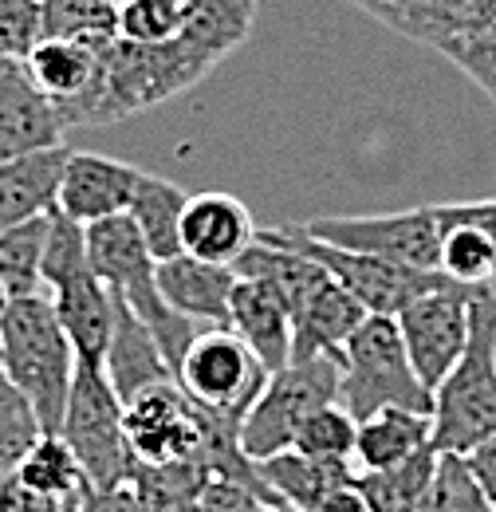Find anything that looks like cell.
<instances>
[{
  "label": "cell",
  "instance_id": "1",
  "mask_svg": "<svg viewBox=\"0 0 496 512\" xmlns=\"http://www.w3.org/2000/svg\"><path fill=\"white\" fill-rule=\"evenodd\" d=\"M75 367L79 359L67 331L56 320L52 296L48 292L16 296L8 316L0 320V375L32 402L48 434H60Z\"/></svg>",
  "mask_w": 496,
  "mask_h": 512
},
{
  "label": "cell",
  "instance_id": "2",
  "mask_svg": "<svg viewBox=\"0 0 496 512\" xmlns=\"http://www.w3.org/2000/svg\"><path fill=\"white\" fill-rule=\"evenodd\" d=\"M434 449L469 453L496 434V292L481 288L473 300V327L461 359L434 390Z\"/></svg>",
  "mask_w": 496,
  "mask_h": 512
},
{
  "label": "cell",
  "instance_id": "3",
  "mask_svg": "<svg viewBox=\"0 0 496 512\" xmlns=\"http://www.w3.org/2000/svg\"><path fill=\"white\" fill-rule=\"evenodd\" d=\"M339 406L359 422L374 410L402 406V410H434V390L410 367L406 343L394 316H367L359 323L339 355Z\"/></svg>",
  "mask_w": 496,
  "mask_h": 512
},
{
  "label": "cell",
  "instance_id": "4",
  "mask_svg": "<svg viewBox=\"0 0 496 512\" xmlns=\"http://www.w3.org/2000/svg\"><path fill=\"white\" fill-rule=\"evenodd\" d=\"M339 375L343 367L335 355H296L272 371L241 422V449L260 461L296 446V434L311 414L339 402Z\"/></svg>",
  "mask_w": 496,
  "mask_h": 512
},
{
  "label": "cell",
  "instance_id": "5",
  "mask_svg": "<svg viewBox=\"0 0 496 512\" xmlns=\"http://www.w3.org/2000/svg\"><path fill=\"white\" fill-rule=\"evenodd\" d=\"M60 434L71 446V453L79 457L91 489H119L130 481L134 453H130V438H126L123 398L115 394L103 367H95V363L75 367Z\"/></svg>",
  "mask_w": 496,
  "mask_h": 512
},
{
  "label": "cell",
  "instance_id": "6",
  "mask_svg": "<svg viewBox=\"0 0 496 512\" xmlns=\"http://www.w3.org/2000/svg\"><path fill=\"white\" fill-rule=\"evenodd\" d=\"M174 383L201 414L241 426L260 386L268 383V371L233 327H197L174 367Z\"/></svg>",
  "mask_w": 496,
  "mask_h": 512
},
{
  "label": "cell",
  "instance_id": "7",
  "mask_svg": "<svg viewBox=\"0 0 496 512\" xmlns=\"http://www.w3.org/2000/svg\"><path fill=\"white\" fill-rule=\"evenodd\" d=\"M264 237L296 249V253L311 256L339 288H347L371 316H398L414 296L430 292L437 284H445V272H430V268H410L398 260L371 253H355L343 245H327L319 237H308L300 225H280V229H260Z\"/></svg>",
  "mask_w": 496,
  "mask_h": 512
},
{
  "label": "cell",
  "instance_id": "8",
  "mask_svg": "<svg viewBox=\"0 0 496 512\" xmlns=\"http://www.w3.org/2000/svg\"><path fill=\"white\" fill-rule=\"evenodd\" d=\"M481 288H489V284L445 280L430 292L414 296L394 316L402 343H406V355H410V367L430 390H437V383L461 359V351L469 343V327H473V300L481 296Z\"/></svg>",
  "mask_w": 496,
  "mask_h": 512
},
{
  "label": "cell",
  "instance_id": "9",
  "mask_svg": "<svg viewBox=\"0 0 496 512\" xmlns=\"http://www.w3.org/2000/svg\"><path fill=\"white\" fill-rule=\"evenodd\" d=\"M308 237H319L327 245H343L355 253L386 256L410 268L441 272V221L437 205H418L402 213H367V217H315L300 225Z\"/></svg>",
  "mask_w": 496,
  "mask_h": 512
},
{
  "label": "cell",
  "instance_id": "10",
  "mask_svg": "<svg viewBox=\"0 0 496 512\" xmlns=\"http://www.w3.org/2000/svg\"><path fill=\"white\" fill-rule=\"evenodd\" d=\"M123 418L134 461L142 465L201 461V418L174 379L142 386L134 398H126Z\"/></svg>",
  "mask_w": 496,
  "mask_h": 512
},
{
  "label": "cell",
  "instance_id": "11",
  "mask_svg": "<svg viewBox=\"0 0 496 512\" xmlns=\"http://www.w3.org/2000/svg\"><path fill=\"white\" fill-rule=\"evenodd\" d=\"M60 107L32 83L24 60H0V162L63 146Z\"/></svg>",
  "mask_w": 496,
  "mask_h": 512
},
{
  "label": "cell",
  "instance_id": "12",
  "mask_svg": "<svg viewBox=\"0 0 496 512\" xmlns=\"http://www.w3.org/2000/svg\"><path fill=\"white\" fill-rule=\"evenodd\" d=\"M138 178H142V170L130 166V162L87 154V150H67L56 209L67 213L71 221H79V225L126 213L130 201H134V190H138Z\"/></svg>",
  "mask_w": 496,
  "mask_h": 512
},
{
  "label": "cell",
  "instance_id": "13",
  "mask_svg": "<svg viewBox=\"0 0 496 512\" xmlns=\"http://www.w3.org/2000/svg\"><path fill=\"white\" fill-rule=\"evenodd\" d=\"M44 292L52 296L56 320L67 331L71 347H75V359L103 367L107 347H111V331H115V296H111V288L91 272V264H83V268H75L71 276L56 280Z\"/></svg>",
  "mask_w": 496,
  "mask_h": 512
},
{
  "label": "cell",
  "instance_id": "14",
  "mask_svg": "<svg viewBox=\"0 0 496 512\" xmlns=\"http://www.w3.org/2000/svg\"><path fill=\"white\" fill-rule=\"evenodd\" d=\"M154 280H158L162 300L186 320L201 327H229V304L237 288L233 264H213L201 256L178 253L170 260H158Z\"/></svg>",
  "mask_w": 496,
  "mask_h": 512
},
{
  "label": "cell",
  "instance_id": "15",
  "mask_svg": "<svg viewBox=\"0 0 496 512\" xmlns=\"http://www.w3.org/2000/svg\"><path fill=\"white\" fill-rule=\"evenodd\" d=\"M103 52H107V44L40 40V44L24 56V67H28L32 83L60 107V115L67 127H75L79 107L87 103V95H91L95 83H99Z\"/></svg>",
  "mask_w": 496,
  "mask_h": 512
},
{
  "label": "cell",
  "instance_id": "16",
  "mask_svg": "<svg viewBox=\"0 0 496 512\" xmlns=\"http://www.w3.org/2000/svg\"><path fill=\"white\" fill-rule=\"evenodd\" d=\"M256 241V225L245 201L233 193H193L182 213V253L237 264V256Z\"/></svg>",
  "mask_w": 496,
  "mask_h": 512
},
{
  "label": "cell",
  "instance_id": "17",
  "mask_svg": "<svg viewBox=\"0 0 496 512\" xmlns=\"http://www.w3.org/2000/svg\"><path fill=\"white\" fill-rule=\"evenodd\" d=\"M229 327L252 347V355L264 363V371H280L292 359V339H296V323L288 304L280 300L276 288H268L264 280H248L237 276L233 288V304H229Z\"/></svg>",
  "mask_w": 496,
  "mask_h": 512
},
{
  "label": "cell",
  "instance_id": "18",
  "mask_svg": "<svg viewBox=\"0 0 496 512\" xmlns=\"http://www.w3.org/2000/svg\"><path fill=\"white\" fill-rule=\"evenodd\" d=\"M63 158H67V146H48V150L0 162V233L56 209Z\"/></svg>",
  "mask_w": 496,
  "mask_h": 512
},
{
  "label": "cell",
  "instance_id": "19",
  "mask_svg": "<svg viewBox=\"0 0 496 512\" xmlns=\"http://www.w3.org/2000/svg\"><path fill=\"white\" fill-rule=\"evenodd\" d=\"M103 371H107V379H111L115 394L123 402L134 398L142 386L174 379L170 375V363H166V355L158 347V339L150 335V327L138 320L119 296H115V331H111V347H107Z\"/></svg>",
  "mask_w": 496,
  "mask_h": 512
},
{
  "label": "cell",
  "instance_id": "20",
  "mask_svg": "<svg viewBox=\"0 0 496 512\" xmlns=\"http://www.w3.org/2000/svg\"><path fill=\"white\" fill-rule=\"evenodd\" d=\"M83 237H87V264H91V272L111 292H123L126 284H134L138 276H150L154 264H158L150 256V249H146L138 225L130 221V213H115V217L83 225Z\"/></svg>",
  "mask_w": 496,
  "mask_h": 512
},
{
  "label": "cell",
  "instance_id": "21",
  "mask_svg": "<svg viewBox=\"0 0 496 512\" xmlns=\"http://www.w3.org/2000/svg\"><path fill=\"white\" fill-rule=\"evenodd\" d=\"M371 312L347 292L339 288L331 276L319 284V292L308 300V308L296 316V339H292V359L300 355H343L347 335L367 320Z\"/></svg>",
  "mask_w": 496,
  "mask_h": 512
},
{
  "label": "cell",
  "instance_id": "22",
  "mask_svg": "<svg viewBox=\"0 0 496 512\" xmlns=\"http://www.w3.org/2000/svg\"><path fill=\"white\" fill-rule=\"evenodd\" d=\"M434 446V418L422 410L386 406L359 418L355 438V469H382L394 461H406L410 453Z\"/></svg>",
  "mask_w": 496,
  "mask_h": 512
},
{
  "label": "cell",
  "instance_id": "23",
  "mask_svg": "<svg viewBox=\"0 0 496 512\" xmlns=\"http://www.w3.org/2000/svg\"><path fill=\"white\" fill-rule=\"evenodd\" d=\"M256 469H260V481H264L284 505H292V509H300V512H311L323 501L327 489H335V485H343V481L355 477L351 465L315 461V457L300 453L296 446L280 449V453H272V457H260Z\"/></svg>",
  "mask_w": 496,
  "mask_h": 512
},
{
  "label": "cell",
  "instance_id": "24",
  "mask_svg": "<svg viewBox=\"0 0 496 512\" xmlns=\"http://www.w3.org/2000/svg\"><path fill=\"white\" fill-rule=\"evenodd\" d=\"M189 193L182 186H174L170 178H158V174H146L138 178V190L130 201V221L138 225L142 241L154 260H170V256L182 253V213H186Z\"/></svg>",
  "mask_w": 496,
  "mask_h": 512
},
{
  "label": "cell",
  "instance_id": "25",
  "mask_svg": "<svg viewBox=\"0 0 496 512\" xmlns=\"http://www.w3.org/2000/svg\"><path fill=\"white\" fill-rule=\"evenodd\" d=\"M437 469V449L426 446L410 453L406 461L382 469H355V485L367 497L371 512H418Z\"/></svg>",
  "mask_w": 496,
  "mask_h": 512
},
{
  "label": "cell",
  "instance_id": "26",
  "mask_svg": "<svg viewBox=\"0 0 496 512\" xmlns=\"http://www.w3.org/2000/svg\"><path fill=\"white\" fill-rule=\"evenodd\" d=\"M209 469L201 461H174V465H142L130 469V493L142 512H201V489Z\"/></svg>",
  "mask_w": 496,
  "mask_h": 512
},
{
  "label": "cell",
  "instance_id": "27",
  "mask_svg": "<svg viewBox=\"0 0 496 512\" xmlns=\"http://www.w3.org/2000/svg\"><path fill=\"white\" fill-rule=\"evenodd\" d=\"M256 20V0H186V36L197 52L221 64L233 48H241Z\"/></svg>",
  "mask_w": 496,
  "mask_h": 512
},
{
  "label": "cell",
  "instance_id": "28",
  "mask_svg": "<svg viewBox=\"0 0 496 512\" xmlns=\"http://www.w3.org/2000/svg\"><path fill=\"white\" fill-rule=\"evenodd\" d=\"M119 36V8L107 0H40V40L111 44Z\"/></svg>",
  "mask_w": 496,
  "mask_h": 512
},
{
  "label": "cell",
  "instance_id": "29",
  "mask_svg": "<svg viewBox=\"0 0 496 512\" xmlns=\"http://www.w3.org/2000/svg\"><path fill=\"white\" fill-rule=\"evenodd\" d=\"M16 477H20L24 485H32V489L56 497V501H71V497H79V493L87 489V473H83L79 457L63 442V434H48V430H44V434L32 442V449L24 453Z\"/></svg>",
  "mask_w": 496,
  "mask_h": 512
},
{
  "label": "cell",
  "instance_id": "30",
  "mask_svg": "<svg viewBox=\"0 0 496 512\" xmlns=\"http://www.w3.org/2000/svg\"><path fill=\"white\" fill-rule=\"evenodd\" d=\"M52 213H40L8 233H0V280L12 296L44 292V245H48Z\"/></svg>",
  "mask_w": 496,
  "mask_h": 512
},
{
  "label": "cell",
  "instance_id": "31",
  "mask_svg": "<svg viewBox=\"0 0 496 512\" xmlns=\"http://www.w3.org/2000/svg\"><path fill=\"white\" fill-rule=\"evenodd\" d=\"M437 221H441V260H437V268L449 280H457V284H493L496 280L493 241L477 225H469V221L441 217V209H437Z\"/></svg>",
  "mask_w": 496,
  "mask_h": 512
},
{
  "label": "cell",
  "instance_id": "32",
  "mask_svg": "<svg viewBox=\"0 0 496 512\" xmlns=\"http://www.w3.org/2000/svg\"><path fill=\"white\" fill-rule=\"evenodd\" d=\"M355 438H359V422L339 406H323L315 410L296 434V449L308 453L315 461H331V465H351L355 469Z\"/></svg>",
  "mask_w": 496,
  "mask_h": 512
},
{
  "label": "cell",
  "instance_id": "33",
  "mask_svg": "<svg viewBox=\"0 0 496 512\" xmlns=\"http://www.w3.org/2000/svg\"><path fill=\"white\" fill-rule=\"evenodd\" d=\"M44 434L32 402L0 375V485L8 477H16L24 453L32 449V442Z\"/></svg>",
  "mask_w": 496,
  "mask_h": 512
},
{
  "label": "cell",
  "instance_id": "34",
  "mask_svg": "<svg viewBox=\"0 0 496 512\" xmlns=\"http://www.w3.org/2000/svg\"><path fill=\"white\" fill-rule=\"evenodd\" d=\"M418 512H496L461 453H437L434 481Z\"/></svg>",
  "mask_w": 496,
  "mask_h": 512
},
{
  "label": "cell",
  "instance_id": "35",
  "mask_svg": "<svg viewBox=\"0 0 496 512\" xmlns=\"http://www.w3.org/2000/svg\"><path fill=\"white\" fill-rule=\"evenodd\" d=\"M449 64H457L496 107V16H489L485 24H473L457 36H449L441 48H437Z\"/></svg>",
  "mask_w": 496,
  "mask_h": 512
},
{
  "label": "cell",
  "instance_id": "36",
  "mask_svg": "<svg viewBox=\"0 0 496 512\" xmlns=\"http://www.w3.org/2000/svg\"><path fill=\"white\" fill-rule=\"evenodd\" d=\"M186 28V0H130L119 8V40L170 44Z\"/></svg>",
  "mask_w": 496,
  "mask_h": 512
},
{
  "label": "cell",
  "instance_id": "37",
  "mask_svg": "<svg viewBox=\"0 0 496 512\" xmlns=\"http://www.w3.org/2000/svg\"><path fill=\"white\" fill-rule=\"evenodd\" d=\"M40 44V0H0V60H24Z\"/></svg>",
  "mask_w": 496,
  "mask_h": 512
},
{
  "label": "cell",
  "instance_id": "38",
  "mask_svg": "<svg viewBox=\"0 0 496 512\" xmlns=\"http://www.w3.org/2000/svg\"><path fill=\"white\" fill-rule=\"evenodd\" d=\"M67 501H56L32 485H24L20 477H8L0 485V512H63Z\"/></svg>",
  "mask_w": 496,
  "mask_h": 512
},
{
  "label": "cell",
  "instance_id": "39",
  "mask_svg": "<svg viewBox=\"0 0 496 512\" xmlns=\"http://www.w3.org/2000/svg\"><path fill=\"white\" fill-rule=\"evenodd\" d=\"M461 457H465L469 473L477 477L481 493L489 497V505L496 509V434H489L485 442H477V446L469 449V453H461Z\"/></svg>",
  "mask_w": 496,
  "mask_h": 512
},
{
  "label": "cell",
  "instance_id": "40",
  "mask_svg": "<svg viewBox=\"0 0 496 512\" xmlns=\"http://www.w3.org/2000/svg\"><path fill=\"white\" fill-rule=\"evenodd\" d=\"M75 512H142L130 485H119V489H83L79 501H75Z\"/></svg>",
  "mask_w": 496,
  "mask_h": 512
},
{
  "label": "cell",
  "instance_id": "41",
  "mask_svg": "<svg viewBox=\"0 0 496 512\" xmlns=\"http://www.w3.org/2000/svg\"><path fill=\"white\" fill-rule=\"evenodd\" d=\"M441 209V217H449V221H469V225H477L489 241H493L496 249V197L489 201H457V205H437Z\"/></svg>",
  "mask_w": 496,
  "mask_h": 512
},
{
  "label": "cell",
  "instance_id": "42",
  "mask_svg": "<svg viewBox=\"0 0 496 512\" xmlns=\"http://www.w3.org/2000/svg\"><path fill=\"white\" fill-rule=\"evenodd\" d=\"M311 512H371V505H367V497L359 493V485H355V477H351V481L327 489L323 501H319Z\"/></svg>",
  "mask_w": 496,
  "mask_h": 512
},
{
  "label": "cell",
  "instance_id": "43",
  "mask_svg": "<svg viewBox=\"0 0 496 512\" xmlns=\"http://www.w3.org/2000/svg\"><path fill=\"white\" fill-rule=\"evenodd\" d=\"M12 300H16V296H12V292H8V284L0 280V320L8 316V308H12Z\"/></svg>",
  "mask_w": 496,
  "mask_h": 512
},
{
  "label": "cell",
  "instance_id": "44",
  "mask_svg": "<svg viewBox=\"0 0 496 512\" xmlns=\"http://www.w3.org/2000/svg\"><path fill=\"white\" fill-rule=\"evenodd\" d=\"M264 512H300V509H292V505H264Z\"/></svg>",
  "mask_w": 496,
  "mask_h": 512
},
{
  "label": "cell",
  "instance_id": "45",
  "mask_svg": "<svg viewBox=\"0 0 496 512\" xmlns=\"http://www.w3.org/2000/svg\"><path fill=\"white\" fill-rule=\"evenodd\" d=\"M75 501H79V497H71V501H67V509H63V512H75Z\"/></svg>",
  "mask_w": 496,
  "mask_h": 512
},
{
  "label": "cell",
  "instance_id": "46",
  "mask_svg": "<svg viewBox=\"0 0 496 512\" xmlns=\"http://www.w3.org/2000/svg\"><path fill=\"white\" fill-rule=\"evenodd\" d=\"M107 4H115V8H123V4H130V0H107Z\"/></svg>",
  "mask_w": 496,
  "mask_h": 512
}]
</instances>
